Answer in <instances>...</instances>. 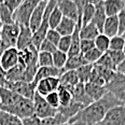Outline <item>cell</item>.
<instances>
[{
    "mask_svg": "<svg viewBox=\"0 0 125 125\" xmlns=\"http://www.w3.org/2000/svg\"><path fill=\"white\" fill-rule=\"evenodd\" d=\"M104 120L113 125H125V106H118L109 110Z\"/></svg>",
    "mask_w": 125,
    "mask_h": 125,
    "instance_id": "9a60e30c",
    "label": "cell"
},
{
    "mask_svg": "<svg viewBox=\"0 0 125 125\" xmlns=\"http://www.w3.org/2000/svg\"><path fill=\"white\" fill-rule=\"evenodd\" d=\"M59 78H45L40 80L36 86V93L45 97L49 94L56 92L59 87Z\"/></svg>",
    "mask_w": 125,
    "mask_h": 125,
    "instance_id": "30bf717a",
    "label": "cell"
},
{
    "mask_svg": "<svg viewBox=\"0 0 125 125\" xmlns=\"http://www.w3.org/2000/svg\"><path fill=\"white\" fill-rule=\"evenodd\" d=\"M84 87H85V92H86L87 96L91 98V100L93 103L101 99L108 93L106 86H99V85L94 84V83H91V82L84 84Z\"/></svg>",
    "mask_w": 125,
    "mask_h": 125,
    "instance_id": "ac0fdd59",
    "label": "cell"
},
{
    "mask_svg": "<svg viewBox=\"0 0 125 125\" xmlns=\"http://www.w3.org/2000/svg\"><path fill=\"white\" fill-rule=\"evenodd\" d=\"M0 27H2V24H1V22H0Z\"/></svg>",
    "mask_w": 125,
    "mask_h": 125,
    "instance_id": "680465c9",
    "label": "cell"
},
{
    "mask_svg": "<svg viewBox=\"0 0 125 125\" xmlns=\"http://www.w3.org/2000/svg\"><path fill=\"white\" fill-rule=\"evenodd\" d=\"M94 48H95V42H94V40H81V43H80V51H81V54L87 53L88 51L93 50Z\"/></svg>",
    "mask_w": 125,
    "mask_h": 125,
    "instance_id": "bcb514c9",
    "label": "cell"
},
{
    "mask_svg": "<svg viewBox=\"0 0 125 125\" xmlns=\"http://www.w3.org/2000/svg\"><path fill=\"white\" fill-rule=\"evenodd\" d=\"M96 65H99L101 67H105L107 69L113 70V71H116V66L113 64L112 59L110 58V56L108 55V53L103 54V56L99 58V61L96 62Z\"/></svg>",
    "mask_w": 125,
    "mask_h": 125,
    "instance_id": "f35d334b",
    "label": "cell"
},
{
    "mask_svg": "<svg viewBox=\"0 0 125 125\" xmlns=\"http://www.w3.org/2000/svg\"><path fill=\"white\" fill-rule=\"evenodd\" d=\"M75 26H77V22H74L73 20L67 19V17H62L61 24L58 25L56 30L58 31L62 37L72 36V33H73V31L75 29Z\"/></svg>",
    "mask_w": 125,
    "mask_h": 125,
    "instance_id": "cb8c5ba5",
    "label": "cell"
},
{
    "mask_svg": "<svg viewBox=\"0 0 125 125\" xmlns=\"http://www.w3.org/2000/svg\"><path fill=\"white\" fill-rule=\"evenodd\" d=\"M46 4H48V1H44V0L43 1H40L38 6L36 7L32 15H31L30 21H29V28L31 29L32 32L37 31V29L40 27L41 22H42L43 16H44V12H45Z\"/></svg>",
    "mask_w": 125,
    "mask_h": 125,
    "instance_id": "5bb4252c",
    "label": "cell"
},
{
    "mask_svg": "<svg viewBox=\"0 0 125 125\" xmlns=\"http://www.w3.org/2000/svg\"><path fill=\"white\" fill-rule=\"evenodd\" d=\"M32 35L33 32L28 26H20V35L17 38L16 42V49L19 51L28 49L32 45Z\"/></svg>",
    "mask_w": 125,
    "mask_h": 125,
    "instance_id": "4fadbf2b",
    "label": "cell"
},
{
    "mask_svg": "<svg viewBox=\"0 0 125 125\" xmlns=\"http://www.w3.org/2000/svg\"><path fill=\"white\" fill-rule=\"evenodd\" d=\"M122 36H123V38L125 39V32H124V33H123V35H122Z\"/></svg>",
    "mask_w": 125,
    "mask_h": 125,
    "instance_id": "6f0895ef",
    "label": "cell"
},
{
    "mask_svg": "<svg viewBox=\"0 0 125 125\" xmlns=\"http://www.w3.org/2000/svg\"><path fill=\"white\" fill-rule=\"evenodd\" d=\"M45 100L46 103L50 105L52 108L54 109H58L59 107H61V103H59V96H58V93L56 92H53L51 94H49V95H46L45 97Z\"/></svg>",
    "mask_w": 125,
    "mask_h": 125,
    "instance_id": "60d3db41",
    "label": "cell"
},
{
    "mask_svg": "<svg viewBox=\"0 0 125 125\" xmlns=\"http://www.w3.org/2000/svg\"><path fill=\"white\" fill-rule=\"evenodd\" d=\"M22 121H23V125H42V120L37 118L36 115L24 119V120H22Z\"/></svg>",
    "mask_w": 125,
    "mask_h": 125,
    "instance_id": "c3c4849f",
    "label": "cell"
},
{
    "mask_svg": "<svg viewBox=\"0 0 125 125\" xmlns=\"http://www.w3.org/2000/svg\"><path fill=\"white\" fill-rule=\"evenodd\" d=\"M57 93H58V96H59L61 107H67V106H69L72 101H73L72 100V94H71V92H70L68 88L59 85L58 90H57Z\"/></svg>",
    "mask_w": 125,
    "mask_h": 125,
    "instance_id": "1f68e13d",
    "label": "cell"
},
{
    "mask_svg": "<svg viewBox=\"0 0 125 125\" xmlns=\"http://www.w3.org/2000/svg\"><path fill=\"white\" fill-rule=\"evenodd\" d=\"M94 71V65L92 64H87L82 66L81 68H79L77 70L78 77H79L80 83H83V84H86L87 82H90L91 77L93 74Z\"/></svg>",
    "mask_w": 125,
    "mask_h": 125,
    "instance_id": "83f0119b",
    "label": "cell"
},
{
    "mask_svg": "<svg viewBox=\"0 0 125 125\" xmlns=\"http://www.w3.org/2000/svg\"><path fill=\"white\" fill-rule=\"evenodd\" d=\"M20 35V25L14 23L10 25H2L0 42L6 49L16 48L17 38Z\"/></svg>",
    "mask_w": 125,
    "mask_h": 125,
    "instance_id": "8992f818",
    "label": "cell"
},
{
    "mask_svg": "<svg viewBox=\"0 0 125 125\" xmlns=\"http://www.w3.org/2000/svg\"><path fill=\"white\" fill-rule=\"evenodd\" d=\"M99 33L101 32L98 30V28L94 24L90 23L85 26H82L80 31V38L81 40H95Z\"/></svg>",
    "mask_w": 125,
    "mask_h": 125,
    "instance_id": "484cf974",
    "label": "cell"
},
{
    "mask_svg": "<svg viewBox=\"0 0 125 125\" xmlns=\"http://www.w3.org/2000/svg\"><path fill=\"white\" fill-rule=\"evenodd\" d=\"M104 6H105L107 17L118 16L120 12L125 7V1L123 0H106L104 2Z\"/></svg>",
    "mask_w": 125,
    "mask_h": 125,
    "instance_id": "44dd1931",
    "label": "cell"
},
{
    "mask_svg": "<svg viewBox=\"0 0 125 125\" xmlns=\"http://www.w3.org/2000/svg\"><path fill=\"white\" fill-rule=\"evenodd\" d=\"M7 79H6V72L0 68V86H4L7 85Z\"/></svg>",
    "mask_w": 125,
    "mask_h": 125,
    "instance_id": "681fc988",
    "label": "cell"
},
{
    "mask_svg": "<svg viewBox=\"0 0 125 125\" xmlns=\"http://www.w3.org/2000/svg\"><path fill=\"white\" fill-rule=\"evenodd\" d=\"M94 68H95L97 74L106 82V85L113 79L114 75H115V73H116V71L107 69V68H105V67H101V66H99V65H96V64H94Z\"/></svg>",
    "mask_w": 125,
    "mask_h": 125,
    "instance_id": "d6a6232c",
    "label": "cell"
},
{
    "mask_svg": "<svg viewBox=\"0 0 125 125\" xmlns=\"http://www.w3.org/2000/svg\"><path fill=\"white\" fill-rule=\"evenodd\" d=\"M0 38H1V27H0Z\"/></svg>",
    "mask_w": 125,
    "mask_h": 125,
    "instance_id": "11a10c76",
    "label": "cell"
},
{
    "mask_svg": "<svg viewBox=\"0 0 125 125\" xmlns=\"http://www.w3.org/2000/svg\"><path fill=\"white\" fill-rule=\"evenodd\" d=\"M0 125H23V121L14 114L0 110Z\"/></svg>",
    "mask_w": 125,
    "mask_h": 125,
    "instance_id": "f1b7e54d",
    "label": "cell"
},
{
    "mask_svg": "<svg viewBox=\"0 0 125 125\" xmlns=\"http://www.w3.org/2000/svg\"><path fill=\"white\" fill-rule=\"evenodd\" d=\"M2 2H3L4 6H6L8 9L10 10V12L14 15L15 11L19 9V7L22 4L23 1H22V0H4V1H2Z\"/></svg>",
    "mask_w": 125,
    "mask_h": 125,
    "instance_id": "f6af8a7d",
    "label": "cell"
},
{
    "mask_svg": "<svg viewBox=\"0 0 125 125\" xmlns=\"http://www.w3.org/2000/svg\"><path fill=\"white\" fill-rule=\"evenodd\" d=\"M95 42V48L97 50H99L101 53H107L109 51V48H110V38H108L106 35L104 33H99L97 36V38L94 40Z\"/></svg>",
    "mask_w": 125,
    "mask_h": 125,
    "instance_id": "f546056e",
    "label": "cell"
},
{
    "mask_svg": "<svg viewBox=\"0 0 125 125\" xmlns=\"http://www.w3.org/2000/svg\"><path fill=\"white\" fill-rule=\"evenodd\" d=\"M71 94H72V100L74 103H78V104H81L84 107H87L88 105L93 103L91 100V98L87 96L86 92H85V87H84V84L83 83H79L77 84L75 86L72 88L71 91Z\"/></svg>",
    "mask_w": 125,
    "mask_h": 125,
    "instance_id": "e0dca14e",
    "label": "cell"
},
{
    "mask_svg": "<svg viewBox=\"0 0 125 125\" xmlns=\"http://www.w3.org/2000/svg\"><path fill=\"white\" fill-rule=\"evenodd\" d=\"M0 110L6 111L11 114L19 116L20 119L24 120L27 118L35 115V110H33V101L31 99H27V98H21L16 104L12 106H1L0 105Z\"/></svg>",
    "mask_w": 125,
    "mask_h": 125,
    "instance_id": "7a4b0ae2",
    "label": "cell"
},
{
    "mask_svg": "<svg viewBox=\"0 0 125 125\" xmlns=\"http://www.w3.org/2000/svg\"><path fill=\"white\" fill-rule=\"evenodd\" d=\"M39 2L40 1H38V0H24L13 15L14 22L20 26L23 25L29 27L30 17L35 11L36 7L39 4Z\"/></svg>",
    "mask_w": 125,
    "mask_h": 125,
    "instance_id": "277c9868",
    "label": "cell"
},
{
    "mask_svg": "<svg viewBox=\"0 0 125 125\" xmlns=\"http://www.w3.org/2000/svg\"><path fill=\"white\" fill-rule=\"evenodd\" d=\"M53 65L57 69H64L66 66V62L68 61V54L57 50L53 54Z\"/></svg>",
    "mask_w": 125,
    "mask_h": 125,
    "instance_id": "4dcf8cb0",
    "label": "cell"
},
{
    "mask_svg": "<svg viewBox=\"0 0 125 125\" xmlns=\"http://www.w3.org/2000/svg\"><path fill=\"white\" fill-rule=\"evenodd\" d=\"M62 14L61 12V10L57 8V6L52 10L50 17H49V25H50V29H56L58 27V25L61 24L62 20Z\"/></svg>",
    "mask_w": 125,
    "mask_h": 125,
    "instance_id": "e575fe53",
    "label": "cell"
},
{
    "mask_svg": "<svg viewBox=\"0 0 125 125\" xmlns=\"http://www.w3.org/2000/svg\"><path fill=\"white\" fill-rule=\"evenodd\" d=\"M19 50L16 48H10L7 49L3 52L0 59V68L4 72L9 71L13 67H15L19 64Z\"/></svg>",
    "mask_w": 125,
    "mask_h": 125,
    "instance_id": "9c48e42d",
    "label": "cell"
},
{
    "mask_svg": "<svg viewBox=\"0 0 125 125\" xmlns=\"http://www.w3.org/2000/svg\"><path fill=\"white\" fill-rule=\"evenodd\" d=\"M95 13V4L93 1H86L82 11V26L90 24Z\"/></svg>",
    "mask_w": 125,
    "mask_h": 125,
    "instance_id": "4316f807",
    "label": "cell"
},
{
    "mask_svg": "<svg viewBox=\"0 0 125 125\" xmlns=\"http://www.w3.org/2000/svg\"><path fill=\"white\" fill-rule=\"evenodd\" d=\"M106 88L109 93L113 94L119 100L125 104V75L116 72L115 75L108 84Z\"/></svg>",
    "mask_w": 125,
    "mask_h": 125,
    "instance_id": "ba28073f",
    "label": "cell"
},
{
    "mask_svg": "<svg viewBox=\"0 0 125 125\" xmlns=\"http://www.w3.org/2000/svg\"><path fill=\"white\" fill-rule=\"evenodd\" d=\"M95 4V13H94V16L92 20V24H94L96 27L98 28V30L103 33V29H104V25L107 20V15H106V11H105V6H104L103 0H97V1H93Z\"/></svg>",
    "mask_w": 125,
    "mask_h": 125,
    "instance_id": "7c38bea8",
    "label": "cell"
},
{
    "mask_svg": "<svg viewBox=\"0 0 125 125\" xmlns=\"http://www.w3.org/2000/svg\"><path fill=\"white\" fill-rule=\"evenodd\" d=\"M116 72H119V73L125 75V59L119 65L118 67H116Z\"/></svg>",
    "mask_w": 125,
    "mask_h": 125,
    "instance_id": "f907efd6",
    "label": "cell"
},
{
    "mask_svg": "<svg viewBox=\"0 0 125 125\" xmlns=\"http://www.w3.org/2000/svg\"><path fill=\"white\" fill-rule=\"evenodd\" d=\"M6 79L8 82H20L25 80V67L17 64L15 67L6 72ZM25 82V81H24Z\"/></svg>",
    "mask_w": 125,
    "mask_h": 125,
    "instance_id": "603a6c76",
    "label": "cell"
},
{
    "mask_svg": "<svg viewBox=\"0 0 125 125\" xmlns=\"http://www.w3.org/2000/svg\"><path fill=\"white\" fill-rule=\"evenodd\" d=\"M33 110H35V115L40 120L51 119L57 114V109H54L46 103L45 98L43 96L39 95L38 93L33 96Z\"/></svg>",
    "mask_w": 125,
    "mask_h": 125,
    "instance_id": "5b68a950",
    "label": "cell"
},
{
    "mask_svg": "<svg viewBox=\"0 0 125 125\" xmlns=\"http://www.w3.org/2000/svg\"><path fill=\"white\" fill-rule=\"evenodd\" d=\"M61 38H62V36L59 35V32L56 29H50L48 31L46 37H45L46 40L50 41V42L52 44H54L55 46L58 45V42H59V40H61Z\"/></svg>",
    "mask_w": 125,
    "mask_h": 125,
    "instance_id": "7bdbcfd3",
    "label": "cell"
},
{
    "mask_svg": "<svg viewBox=\"0 0 125 125\" xmlns=\"http://www.w3.org/2000/svg\"><path fill=\"white\" fill-rule=\"evenodd\" d=\"M65 72V69H57L55 67H40L38 69L36 77L33 79L32 83L37 86V83L45 78H59Z\"/></svg>",
    "mask_w": 125,
    "mask_h": 125,
    "instance_id": "2e32d148",
    "label": "cell"
},
{
    "mask_svg": "<svg viewBox=\"0 0 125 125\" xmlns=\"http://www.w3.org/2000/svg\"><path fill=\"white\" fill-rule=\"evenodd\" d=\"M123 53H124V55H125V46H124V49H123Z\"/></svg>",
    "mask_w": 125,
    "mask_h": 125,
    "instance_id": "9f6ffc18",
    "label": "cell"
},
{
    "mask_svg": "<svg viewBox=\"0 0 125 125\" xmlns=\"http://www.w3.org/2000/svg\"><path fill=\"white\" fill-rule=\"evenodd\" d=\"M6 50H7V49H6V48H4V46H3V44H2L1 42H0V59H1V56H2V54H3V52L6 51Z\"/></svg>",
    "mask_w": 125,
    "mask_h": 125,
    "instance_id": "816d5d0a",
    "label": "cell"
},
{
    "mask_svg": "<svg viewBox=\"0 0 125 125\" xmlns=\"http://www.w3.org/2000/svg\"><path fill=\"white\" fill-rule=\"evenodd\" d=\"M103 33L110 39L119 35V19H118V16L107 17L105 25H104Z\"/></svg>",
    "mask_w": 125,
    "mask_h": 125,
    "instance_id": "7402d4cb",
    "label": "cell"
},
{
    "mask_svg": "<svg viewBox=\"0 0 125 125\" xmlns=\"http://www.w3.org/2000/svg\"><path fill=\"white\" fill-rule=\"evenodd\" d=\"M57 51V46H55L54 44H52L50 41H48L46 39H44L43 42L41 43L39 52H46V53H51L53 54L54 52Z\"/></svg>",
    "mask_w": 125,
    "mask_h": 125,
    "instance_id": "ee69618b",
    "label": "cell"
},
{
    "mask_svg": "<svg viewBox=\"0 0 125 125\" xmlns=\"http://www.w3.org/2000/svg\"><path fill=\"white\" fill-rule=\"evenodd\" d=\"M21 98H22V96L17 95L16 93L12 92L11 90L4 86H0V105L1 106H12L16 104Z\"/></svg>",
    "mask_w": 125,
    "mask_h": 125,
    "instance_id": "ffe728a7",
    "label": "cell"
},
{
    "mask_svg": "<svg viewBox=\"0 0 125 125\" xmlns=\"http://www.w3.org/2000/svg\"><path fill=\"white\" fill-rule=\"evenodd\" d=\"M7 88L11 90L12 92L16 93L17 95L22 96L23 98L27 99H33V96L36 94V85L32 82H7Z\"/></svg>",
    "mask_w": 125,
    "mask_h": 125,
    "instance_id": "52a82bcc",
    "label": "cell"
},
{
    "mask_svg": "<svg viewBox=\"0 0 125 125\" xmlns=\"http://www.w3.org/2000/svg\"><path fill=\"white\" fill-rule=\"evenodd\" d=\"M84 65H87V62L85 61L83 54H79V55L68 57V61H67L66 66H65L64 69H65V71H71V70L77 71L78 69L81 68Z\"/></svg>",
    "mask_w": 125,
    "mask_h": 125,
    "instance_id": "d4e9b609",
    "label": "cell"
},
{
    "mask_svg": "<svg viewBox=\"0 0 125 125\" xmlns=\"http://www.w3.org/2000/svg\"><path fill=\"white\" fill-rule=\"evenodd\" d=\"M56 6L61 10L64 17L73 20L74 22L78 21L79 12H78V8L74 1H71V0H58V1H56Z\"/></svg>",
    "mask_w": 125,
    "mask_h": 125,
    "instance_id": "8fae6325",
    "label": "cell"
},
{
    "mask_svg": "<svg viewBox=\"0 0 125 125\" xmlns=\"http://www.w3.org/2000/svg\"><path fill=\"white\" fill-rule=\"evenodd\" d=\"M0 22L2 25H10L15 23L14 19H13V14L4 6L2 1H0Z\"/></svg>",
    "mask_w": 125,
    "mask_h": 125,
    "instance_id": "836d02e7",
    "label": "cell"
},
{
    "mask_svg": "<svg viewBox=\"0 0 125 125\" xmlns=\"http://www.w3.org/2000/svg\"><path fill=\"white\" fill-rule=\"evenodd\" d=\"M80 83L79 77H78L77 71L71 70V71H65L61 77H59V84L61 86H64L71 92L72 88H73L77 84Z\"/></svg>",
    "mask_w": 125,
    "mask_h": 125,
    "instance_id": "d6986e66",
    "label": "cell"
},
{
    "mask_svg": "<svg viewBox=\"0 0 125 125\" xmlns=\"http://www.w3.org/2000/svg\"><path fill=\"white\" fill-rule=\"evenodd\" d=\"M125 106L121 100H119L113 94L107 93L101 99L94 101L87 107L83 108L75 116H73L68 123H82L84 125H95L105 119L107 112L114 107Z\"/></svg>",
    "mask_w": 125,
    "mask_h": 125,
    "instance_id": "6da1fadb",
    "label": "cell"
},
{
    "mask_svg": "<svg viewBox=\"0 0 125 125\" xmlns=\"http://www.w3.org/2000/svg\"><path fill=\"white\" fill-rule=\"evenodd\" d=\"M38 66L39 68L40 67H53V55L46 52H39Z\"/></svg>",
    "mask_w": 125,
    "mask_h": 125,
    "instance_id": "d590c367",
    "label": "cell"
},
{
    "mask_svg": "<svg viewBox=\"0 0 125 125\" xmlns=\"http://www.w3.org/2000/svg\"><path fill=\"white\" fill-rule=\"evenodd\" d=\"M118 19H119V35L122 36L125 32V7L118 15Z\"/></svg>",
    "mask_w": 125,
    "mask_h": 125,
    "instance_id": "7dc6e473",
    "label": "cell"
},
{
    "mask_svg": "<svg viewBox=\"0 0 125 125\" xmlns=\"http://www.w3.org/2000/svg\"><path fill=\"white\" fill-rule=\"evenodd\" d=\"M107 53H108V55L110 56V58L112 59L113 64L116 67L125 59V55L122 51H108Z\"/></svg>",
    "mask_w": 125,
    "mask_h": 125,
    "instance_id": "b9f144b4",
    "label": "cell"
},
{
    "mask_svg": "<svg viewBox=\"0 0 125 125\" xmlns=\"http://www.w3.org/2000/svg\"><path fill=\"white\" fill-rule=\"evenodd\" d=\"M70 46H71V36H66V37L61 38V40H59V42H58V45H57V50L68 54Z\"/></svg>",
    "mask_w": 125,
    "mask_h": 125,
    "instance_id": "ab89813d",
    "label": "cell"
},
{
    "mask_svg": "<svg viewBox=\"0 0 125 125\" xmlns=\"http://www.w3.org/2000/svg\"><path fill=\"white\" fill-rule=\"evenodd\" d=\"M61 125H84V124L77 122V123H66V124H61Z\"/></svg>",
    "mask_w": 125,
    "mask_h": 125,
    "instance_id": "db71d44e",
    "label": "cell"
},
{
    "mask_svg": "<svg viewBox=\"0 0 125 125\" xmlns=\"http://www.w3.org/2000/svg\"><path fill=\"white\" fill-rule=\"evenodd\" d=\"M125 46V39L123 38V36H115V37L110 39V48L109 51H122Z\"/></svg>",
    "mask_w": 125,
    "mask_h": 125,
    "instance_id": "8d00e7d4",
    "label": "cell"
},
{
    "mask_svg": "<svg viewBox=\"0 0 125 125\" xmlns=\"http://www.w3.org/2000/svg\"><path fill=\"white\" fill-rule=\"evenodd\" d=\"M103 54L104 53H101L99 50H97L96 48H94L93 50H91V51H88L87 53L83 54V56H84V58H85V61H86L87 64L94 65L99 61V58L103 56Z\"/></svg>",
    "mask_w": 125,
    "mask_h": 125,
    "instance_id": "74e56055",
    "label": "cell"
},
{
    "mask_svg": "<svg viewBox=\"0 0 125 125\" xmlns=\"http://www.w3.org/2000/svg\"><path fill=\"white\" fill-rule=\"evenodd\" d=\"M95 125H113V124H111V123H109V122H107L106 120H103V121L98 122V123L95 124Z\"/></svg>",
    "mask_w": 125,
    "mask_h": 125,
    "instance_id": "f5cc1de1",
    "label": "cell"
},
{
    "mask_svg": "<svg viewBox=\"0 0 125 125\" xmlns=\"http://www.w3.org/2000/svg\"><path fill=\"white\" fill-rule=\"evenodd\" d=\"M55 7H56L55 0H50V1H48V4H46V8H45V12H44V16H43L42 22H41L40 27H39L37 29V31H35L32 35V45L35 46L38 51H39V49H40L41 43H42L43 40L45 39L48 31L50 30L49 17H50L52 10H53Z\"/></svg>",
    "mask_w": 125,
    "mask_h": 125,
    "instance_id": "3957f363",
    "label": "cell"
}]
</instances>
